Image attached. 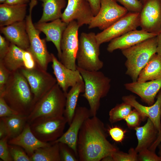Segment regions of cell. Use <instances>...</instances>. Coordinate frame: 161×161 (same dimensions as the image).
Wrapping results in <instances>:
<instances>
[{
    "label": "cell",
    "mask_w": 161,
    "mask_h": 161,
    "mask_svg": "<svg viewBox=\"0 0 161 161\" xmlns=\"http://www.w3.org/2000/svg\"><path fill=\"white\" fill-rule=\"evenodd\" d=\"M138 159V161H161V157L149 149L139 152Z\"/></svg>",
    "instance_id": "obj_39"
},
{
    "label": "cell",
    "mask_w": 161,
    "mask_h": 161,
    "mask_svg": "<svg viewBox=\"0 0 161 161\" xmlns=\"http://www.w3.org/2000/svg\"><path fill=\"white\" fill-rule=\"evenodd\" d=\"M10 152L14 161H31L30 157L21 147L8 144Z\"/></svg>",
    "instance_id": "obj_34"
},
{
    "label": "cell",
    "mask_w": 161,
    "mask_h": 161,
    "mask_svg": "<svg viewBox=\"0 0 161 161\" xmlns=\"http://www.w3.org/2000/svg\"><path fill=\"white\" fill-rule=\"evenodd\" d=\"M7 136L0 139V158L4 161H13L8 146Z\"/></svg>",
    "instance_id": "obj_38"
},
{
    "label": "cell",
    "mask_w": 161,
    "mask_h": 161,
    "mask_svg": "<svg viewBox=\"0 0 161 161\" xmlns=\"http://www.w3.org/2000/svg\"><path fill=\"white\" fill-rule=\"evenodd\" d=\"M66 100V94L56 83L35 103L27 116V123H30L36 118L41 117L64 116Z\"/></svg>",
    "instance_id": "obj_5"
},
{
    "label": "cell",
    "mask_w": 161,
    "mask_h": 161,
    "mask_svg": "<svg viewBox=\"0 0 161 161\" xmlns=\"http://www.w3.org/2000/svg\"><path fill=\"white\" fill-rule=\"evenodd\" d=\"M67 0L61 20L67 24L76 21L80 27L89 25L95 16L88 0Z\"/></svg>",
    "instance_id": "obj_14"
},
{
    "label": "cell",
    "mask_w": 161,
    "mask_h": 161,
    "mask_svg": "<svg viewBox=\"0 0 161 161\" xmlns=\"http://www.w3.org/2000/svg\"><path fill=\"white\" fill-rule=\"evenodd\" d=\"M103 161H114L111 154L104 157L101 160Z\"/></svg>",
    "instance_id": "obj_49"
},
{
    "label": "cell",
    "mask_w": 161,
    "mask_h": 161,
    "mask_svg": "<svg viewBox=\"0 0 161 161\" xmlns=\"http://www.w3.org/2000/svg\"><path fill=\"white\" fill-rule=\"evenodd\" d=\"M85 84L83 80L78 82L71 87L66 95V100L64 116L66 119L69 125L71 123L77 108L80 94L84 93Z\"/></svg>",
    "instance_id": "obj_26"
},
{
    "label": "cell",
    "mask_w": 161,
    "mask_h": 161,
    "mask_svg": "<svg viewBox=\"0 0 161 161\" xmlns=\"http://www.w3.org/2000/svg\"><path fill=\"white\" fill-rule=\"evenodd\" d=\"M37 3V0H30L29 14L25 18L30 42V47L27 50L33 55L37 65L47 71L48 64L52 61L51 54L48 51L45 38H41L40 34L41 32L35 27L32 20V9Z\"/></svg>",
    "instance_id": "obj_7"
},
{
    "label": "cell",
    "mask_w": 161,
    "mask_h": 161,
    "mask_svg": "<svg viewBox=\"0 0 161 161\" xmlns=\"http://www.w3.org/2000/svg\"><path fill=\"white\" fill-rule=\"evenodd\" d=\"M161 143V130L158 131L157 138L155 140L149 148L151 151L155 152L157 148Z\"/></svg>",
    "instance_id": "obj_45"
},
{
    "label": "cell",
    "mask_w": 161,
    "mask_h": 161,
    "mask_svg": "<svg viewBox=\"0 0 161 161\" xmlns=\"http://www.w3.org/2000/svg\"><path fill=\"white\" fill-rule=\"evenodd\" d=\"M141 29L150 33H161V0H146L140 13Z\"/></svg>",
    "instance_id": "obj_13"
},
{
    "label": "cell",
    "mask_w": 161,
    "mask_h": 161,
    "mask_svg": "<svg viewBox=\"0 0 161 161\" xmlns=\"http://www.w3.org/2000/svg\"><path fill=\"white\" fill-rule=\"evenodd\" d=\"M124 7L115 0H100V7L97 14L88 25L89 29L98 28L101 30L107 28L128 13Z\"/></svg>",
    "instance_id": "obj_11"
},
{
    "label": "cell",
    "mask_w": 161,
    "mask_h": 161,
    "mask_svg": "<svg viewBox=\"0 0 161 161\" xmlns=\"http://www.w3.org/2000/svg\"><path fill=\"white\" fill-rule=\"evenodd\" d=\"M157 36V44L156 53L161 58V33L158 34Z\"/></svg>",
    "instance_id": "obj_48"
},
{
    "label": "cell",
    "mask_w": 161,
    "mask_h": 161,
    "mask_svg": "<svg viewBox=\"0 0 161 161\" xmlns=\"http://www.w3.org/2000/svg\"><path fill=\"white\" fill-rule=\"evenodd\" d=\"M157 35L142 29L131 30L111 40L108 45L107 50L112 52L117 49L127 48Z\"/></svg>",
    "instance_id": "obj_19"
},
{
    "label": "cell",
    "mask_w": 161,
    "mask_h": 161,
    "mask_svg": "<svg viewBox=\"0 0 161 161\" xmlns=\"http://www.w3.org/2000/svg\"><path fill=\"white\" fill-rule=\"evenodd\" d=\"M68 24L61 18H58L49 23L37 22L35 24L37 29L45 34L46 41H51L54 44L57 50L59 59L61 55V41Z\"/></svg>",
    "instance_id": "obj_20"
},
{
    "label": "cell",
    "mask_w": 161,
    "mask_h": 161,
    "mask_svg": "<svg viewBox=\"0 0 161 161\" xmlns=\"http://www.w3.org/2000/svg\"><path fill=\"white\" fill-rule=\"evenodd\" d=\"M10 42L0 35V60H2L8 52Z\"/></svg>",
    "instance_id": "obj_43"
},
{
    "label": "cell",
    "mask_w": 161,
    "mask_h": 161,
    "mask_svg": "<svg viewBox=\"0 0 161 161\" xmlns=\"http://www.w3.org/2000/svg\"><path fill=\"white\" fill-rule=\"evenodd\" d=\"M137 144L135 148L139 152L149 149L157 138L158 131L151 120L148 118L143 126L135 129Z\"/></svg>",
    "instance_id": "obj_24"
},
{
    "label": "cell",
    "mask_w": 161,
    "mask_h": 161,
    "mask_svg": "<svg viewBox=\"0 0 161 161\" xmlns=\"http://www.w3.org/2000/svg\"><path fill=\"white\" fill-rule=\"evenodd\" d=\"M107 130L97 116L84 122L77 142L78 157L80 161H100L118 148L107 139Z\"/></svg>",
    "instance_id": "obj_1"
},
{
    "label": "cell",
    "mask_w": 161,
    "mask_h": 161,
    "mask_svg": "<svg viewBox=\"0 0 161 161\" xmlns=\"http://www.w3.org/2000/svg\"><path fill=\"white\" fill-rule=\"evenodd\" d=\"M6 0H0V4L4 3Z\"/></svg>",
    "instance_id": "obj_51"
},
{
    "label": "cell",
    "mask_w": 161,
    "mask_h": 161,
    "mask_svg": "<svg viewBox=\"0 0 161 161\" xmlns=\"http://www.w3.org/2000/svg\"><path fill=\"white\" fill-rule=\"evenodd\" d=\"M30 0H6L4 4L10 5L27 4Z\"/></svg>",
    "instance_id": "obj_46"
},
{
    "label": "cell",
    "mask_w": 161,
    "mask_h": 161,
    "mask_svg": "<svg viewBox=\"0 0 161 161\" xmlns=\"http://www.w3.org/2000/svg\"></svg>",
    "instance_id": "obj_53"
},
{
    "label": "cell",
    "mask_w": 161,
    "mask_h": 161,
    "mask_svg": "<svg viewBox=\"0 0 161 161\" xmlns=\"http://www.w3.org/2000/svg\"><path fill=\"white\" fill-rule=\"evenodd\" d=\"M127 90L138 95L148 106L153 104L155 99L161 89V78L139 82L137 81L124 85Z\"/></svg>",
    "instance_id": "obj_18"
},
{
    "label": "cell",
    "mask_w": 161,
    "mask_h": 161,
    "mask_svg": "<svg viewBox=\"0 0 161 161\" xmlns=\"http://www.w3.org/2000/svg\"><path fill=\"white\" fill-rule=\"evenodd\" d=\"M107 131L112 139L115 142L121 143L125 138L126 131L120 127H110Z\"/></svg>",
    "instance_id": "obj_37"
},
{
    "label": "cell",
    "mask_w": 161,
    "mask_h": 161,
    "mask_svg": "<svg viewBox=\"0 0 161 161\" xmlns=\"http://www.w3.org/2000/svg\"><path fill=\"white\" fill-rule=\"evenodd\" d=\"M140 26V13L129 12L101 32L96 35L98 44L110 41Z\"/></svg>",
    "instance_id": "obj_12"
},
{
    "label": "cell",
    "mask_w": 161,
    "mask_h": 161,
    "mask_svg": "<svg viewBox=\"0 0 161 161\" xmlns=\"http://www.w3.org/2000/svg\"><path fill=\"white\" fill-rule=\"evenodd\" d=\"M139 0L143 4L144 3V2L146 0Z\"/></svg>",
    "instance_id": "obj_52"
},
{
    "label": "cell",
    "mask_w": 161,
    "mask_h": 161,
    "mask_svg": "<svg viewBox=\"0 0 161 161\" xmlns=\"http://www.w3.org/2000/svg\"><path fill=\"white\" fill-rule=\"evenodd\" d=\"M130 12L140 13L143 6L139 0H115Z\"/></svg>",
    "instance_id": "obj_36"
},
{
    "label": "cell",
    "mask_w": 161,
    "mask_h": 161,
    "mask_svg": "<svg viewBox=\"0 0 161 161\" xmlns=\"http://www.w3.org/2000/svg\"><path fill=\"white\" fill-rule=\"evenodd\" d=\"M0 119L5 125L9 140L20 134L27 123V116L20 115L1 117Z\"/></svg>",
    "instance_id": "obj_30"
},
{
    "label": "cell",
    "mask_w": 161,
    "mask_h": 161,
    "mask_svg": "<svg viewBox=\"0 0 161 161\" xmlns=\"http://www.w3.org/2000/svg\"><path fill=\"white\" fill-rule=\"evenodd\" d=\"M157 99L152 105L145 106L140 104L136 97L132 95L123 96V102L128 104L136 109L145 121L147 118L152 122L158 131L161 130V89L157 95Z\"/></svg>",
    "instance_id": "obj_16"
},
{
    "label": "cell",
    "mask_w": 161,
    "mask_h": 161,
    "mask_svg": "<svg viewBox=\"0 0 161 161\" xmlns=\"http://www.w3.org/2000/svg\"><path fill=\"white\" fill-rule=\"evenodd\" d=\"M100 47L95 33L82 32L79 38L76 58L77 67L89 71H99L101 69L103 63L99 58Z\"/></svg>",
    "instance_id": "obj_6"
},
{
    "label": "cell",
    "mask_w": 161,
    "mask_h": 161,
    "mask_svg": "<svg viewBox=\"0 0 161 161\" xmlns=\"http://www.w3.org/2000/svg\"><path fill=\"white\" fill-rule=\"evenodd\" d=\"M24 51V50L10 43L8 52L3 58L0 61L11 73L16 71L24 67L23 58Z\"/></svg>",
    "instance_id": "obj_28"
},
{
    "label": "cell",
    "mask_w": 161,
    "mask_h": 161,
    "mask_svg": "<svg viewBox=\"0 0 161 161\" xmlns=\"http://www.w3.org/2000/svg\"><path fill=\"white\" fill-rule=\"evenodd\" d=\"M159 148L158 155L161 157V143H160L158 146Z\"/></svg>",
    "instance_id": "obj_50"
},
{
    "label": "cell",
    "mask_w": 161,
    "mask_h": 161,
    "mask_svg": "<svg viewBox=\"0 0 161 161\" xmlns=\"http://www.w3.org/2000/svg\"><path fill=\"white\" fill-rule=\"evenodd\" d=\"M2 96L9 106L20 115L27 116L34 106V96L27 80L19 70L12 72Z\"/></svg>",
    "instance_id": "obj_2"
},
{
    "label": "cell",
    "mask_w": 161,
    "mask_h": 161,
    "mask_svg": "<svg viewBox=\"0 0 161 161\" xmlns=\"http://www.w3.org/2000/svg\"><path fill=\"white\" fill-rule=\"evenodd\" d=\"M91 117L89 109L84 106L77 107L67 131L60 137L53 142L66 144L74 150L78 157L77 142L79 132L84 121Z\"/></svg>",
    "instance_id": "obj_15"
},
{
    "label": "cell",
    "mask_w": 161,
    "mask_h": 161,
    "mask_svg": "<svg viewBox=\"0 0 161 161\" xmlns=\"http://www.w3.org/2000/svg\"><path fill=\"white\" fill-rule=\"evenodd\" d=\"M157 36L121 50L122 54L126 58L125 64L126 68V74L131 78L133 82L137 81L141 70L152 56L156 53Z\"/></svg>",
    "instance_id": "obj_4"
},
{
    "label": "cell",
    "mask_w": 161,
    "mask_h": 161,
    "mask_svg": "<svg viewBox=\"0 0 161 161\" xmlns=\"http://www.w3.org/2000/svg\"><path fill=\"white\" fill-rule=\"evenodd\" d=\"M19 70L30 85L33 95L35 104L57 83L55 78L37 65L32 69L23 67Z\"/></svg>",
    "instance_id": "obj_10"
},
{
    "label": "cell",
    "mask_w": 161,
    "mask_h": 161,
    "mask_svg": "<svg viewBox=\"0 0 161 161\" xmlns=\"http://www.w3.org/2000/svg\"><path fill=\"white\" fill-rule=\"evenodd\" d=\"M27 4H0V27L23 21L26 18Z\"/></svg>",
    "instance_id": "obj_23"
},
{
    "label": "cell",
    "mask_w": 161,
    "mask_h": 161,
    "mask_svg": "<svg viewBox=\"0 0 161 161\" xmlns=\"http://www.w3.org/2000/svg\"><path fill=\"white\" fill-rule=\"evenodd\" d=\"M132 106L124 102L117 105L109 112V120L111 123L124 120L132 110Z\"/></svg>",
    "instance_id": "obj_31"
},
{
    "label": "cell",
    "mask_w": 161,
    "mask_h": 161,
    "mask_svg": "<svg viewBox=\"0 0 161 161\" xmlns=\"http://www.w3.org/2000/svg\"><path fill=\"white\" fill-rule=\"evenodd\" d=\"M66 123V119L63 116L40 117L29 124L32 132L38 140L50 143L56 140L63 135Z\"/></svg>",
    "instance_id": "obj_8"
},
{
    "label": "cell",
    "mask_w": 161,
    "mask_h": 161,
    "mask_svg": "<svg viewBox=\"0 0 161 161\" xmlns=\"http://www.w3.org/2000/svg\"><path fill=\"white\" fill-rule=\"evenodd\" d=\"M52 57V67L57 83L66 94L68 89L75 85L78 82L83 80L79 71L69 69L59 61L54 54Z\"/></svg>",
    "instance_id": "obj_17"
},
{
    "label": "cell",
    "mask_w": 161,
    "mask_h": 161,
    "mask_svg": "<svg viewBox=\"0 0 161 161\" xmlns=\"http://www.w3.org/2000/svg\"><path fill=\"white\" fill-rule=\"evenodd\" d=\"M128 127L130 129H135L143 121L140 113L135 109L132 110L124 120Z\"/></svg>",
    "instance_id": "obj_35"
},
{
    "label": "cell",
    "mask_w": 161,
    "mask_h": 161,
    "mask_svg": "<svg viewBox=\"0 0 161 161\" xmlns=\"http://www.w3.org/2000/svg\"><path fill=\"white\" fill-rule=\"evenodd\" d=\"M61 161H78V157L74 150L64 143H58Z\"/></svg>",
    "instance_id": "obj_33"
},
{
    "label": "cell",
    "mask_w": 161,
    "mask_h": 161,
    "mask_svg": "<svg viewBox=\"0 0 161 161\" xmlns=\"http://www.w3.org/2000/svg\"><path fill=\"white\" fill-rule=\"evenodd\" d=\"M138 153L135 148H131L127 153L118 149L113 152L111 155L114 161H138Z\"/></svg>",
    "instance_id": "obj_32"
},
{
    "label": "cell",
    "mask_w": 161,
    "mask_h": 161,
    "mask_svg": "<svg viewBox=\"0 0 161 161\" xmlns=\"http://www.w3.org/2000/svg\"><path fill=\"white\" fill-rule=\"evenodd\" d=\"M161 78V58L153 55L140 72L137 81L143 82Z\"/></svg>",
    "instance_id": "obj_27"
},
{
    "label": "cell",
    "mask_w": 161,
    "mask_h": 161,
    "mask_svg": "<svg viewBox=\"0 0 161 161\" xmlns=\"http://www.w3.org/2000/svg\"><path fill=\"white\" fill-rule=\"evenodd\" d=\"M23 58L24 68L27 69H32L37 66L35 61L32 54L27 50H24Z\"/></svg>",
    "instance_id": "obj_42"
},
{
    "label": "cell",
    "mask_w": 161,
    "mask_h": 161,
    "mask_svg": "<svg viewBox=\"0 0 161 161\" xmlns=\"http://www.w3.org/2000/svg\"><path fill=\"white\" fill-rule=\"evenodd\" d=\"M17 115L20 114L9 106L2 96H0V117Z\"/></svg>",
    "instance_id": "obj_41"
},
{
    "label": "cell",
    "mask_w": 161,
    "mask_h": 161,
    "mask_svg": "<svg viewBox=\"0 0 161 161\" xmlns=\"http://www.w3.org/2000/svg\"><path fill=\"white\" fill-rule=\"evenodd\" d=\"M50 143L36 150L30 157L31 161H61L59 143Z\"/></svg>",
    "instance_id": "obj_29"
},
{
    "label": "cell",
    "mask_w": 161,
    "mask_h": 161,
    "mask_svg": "<svg viewBox=\"0 0 161 161\" xmlns=\"http://www.w3.org/2000/svg\"><path fill=\"white\" fill-rule=\"evenodd\" d=\"M85 84L82 95L87 100L92 116H96L100 105V99L106 97L111 87V79L99 71H89L77 66Z\"/></svg>",
    "instance_id": "obj_3"
},
{
    "label": "cell",
    "mask_w": 161,
    "mask_h": 161,
    "mask_svg": "<svg viewBox=\"0 0 161 161\" xmlns=\"http://www.w3.org/2000/svg\"><path fill=\"white\" fill-rule=\"evenodd\" d=\"M0 32L10 43L24 50L30 47L25 20L0 28Z\"/></svg>",
    "instance_id": "obj_21"
},
{
    "label": "cell",
    "mask_w": 161,
    "mask_h": 161,
    "mask_svg": "<svg viewBox=\"0 0 161 161\" xmlns=\"http://www.w3.org/2000/svg\"><path fill=\"white\" fill-rule=\"evenodd\" d=\"M94 16L98 13L100 7V0H88Z\"/></svg>",
    "instance_id": "obj_44"
},
{
    "label": "cell",
    "mask_w": 161,
    "mask_h": 161,
    "mask_svg": "<svg viewBox=\"0 0 161 161\" xmlns=\"http://www.w3.org/2000/svg\"><path fill=\"white\" fill-rule=\"evenodd\" d=\"M11 73L0 61V95L4 92Z\"/></svg>",
    "instance_id": "obj_40"
},
{
    "label": "cell",
    "mask_w": 161,
    "mask_h": 161,
    "mask_svg": "<svg viewBox=\"0 0 161 161\" xmlns=\"http://www.w3.org/2000/svg\"><path fill=\"white\" fill-rule=\"evenodd\" d=\"M7 136V133L5 125L3 121L0 119V139Z\"/></svg>",
    "instance_id": "obj_47"
},
{
    "label": "cell",
    "mask_w": 161,
    "mask_h": 161,
    "mask_svg": "<svg viewBox=\"0 0 161 161\" xmlns=\"http://www.w3.org/2000/svg\"><path fill=\"white\" fill-rule=\"evenodd\" d=\"M79 27L76 21L69 22L64 32L61 41L60 61L67 68L73 70L77 69V66L76 62L79 47Z\"/></svg>",
    "instance_id": "obj_9"
},
{
    "label": "cell",
    "mask_w": 161,
    "mask_h": 161,
    "mask_svg": "<svg viewBox=\"0 0 161 161\" xmlns=\"http://www.w3.org/2000/svg\"><path fill=\"white\" fill-rule=\"evenodd\" d=\"M8 143L22 147L31 157L37 149L49 145L38 140L32 132L29 124L27 123L21 133L16 137L8 140Z\"/></svg>",
    "instance_id": "obj_22"
},
{
    "label": "cell",
    "mask_w": 161,
    "mask_h": 161,
    "mask_svg": "<svg viewBox=\"0 0 161 161\" xmlns=\"http://www.w3.org/2000/svg\"><path fill=\"white\" fill-rule=\"evenodd\" d=\"M42 2L43 13L38 23L52 21L61 18L62 10L66 6V0H40Z\"/></svg>",
    "instance_id": "obj_25"
}]
</instances>
